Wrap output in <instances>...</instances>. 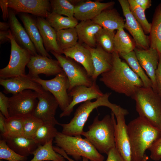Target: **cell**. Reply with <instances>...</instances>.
<instances>
[{
	"label": "cell",
	"mask_w": 161,
	"mask_h": 161,
	"mask_svg": "<svg viewBox=\"0 0 161 161\" xmlns=\"http://www.w3.org/2000/svg\"><path fill=\"white\" fill-rule=\"evenodd\" d=\"M92 20L103 28L111 30L114 31L125 27V20L115 8L103 11Z\"/></svg>",
	"instance_id": "cell-26"
},
{
	"label": "cell",
	"mask_w": 161,
	"mask_h": 161,
	"mask_svg": "<svg viewBox=\"0 0 161 161\" xmlns=\"http://www.w3.org/2000/svg\"><path fill=\"white\" fill-rule=\"evenodd\" d=\"M127 131L131 161H144L145 151L160 137L161 131L139 116L127 125Z\"/></svg>",
	"instance_id": "cell-2"
},
{
	"label": "cell",
	"mask_w": 161,
	"mask_h": 161,
	"mask_svg": "<svg viewBox=\"0 0 161 161\" xmlns=\"http://www.w3.org/2000/svg\"><path fill=\"white\" fill-rule=\"evenodd\" d=\"M0 161H4V160H0Z\"/></svg>",
	"instance_id": "cell-51"
},
{
	"label": "cell",
	"mask_w": 161,
	"mask_h": 161,
	"mask_svg": "<svg viewBox=\"0 0 161 161\" xmlns=\"http://www.w3.org/2000/svg\"><path fill=\"white\" fill-rule=\"evenodd\" d=\"M19 16L38 54L52 58L44 46L42 39L37 26L36 19L26 13H20Z\"/></svg>",
	"instance_id": "cell-22"
},
{
	"label": "cell",
	"mask_w": 161,
	"mask_h": 161,
	"mask_svg": "<svg viewBox=\"0 0 161 161\" xmlns=\"http://www.w3.org/2000/svg\"><path fill=\"white\" fill-rule=\"evenodd\" d=\"M113 1L102 3L99 1L83 0L75 7L74 17L78 21L92 20L102 11L112 8Z\"/></svg>",
	"instance_id": "cell-18"
},
{
	"label": "cell",
	"mask_w": 161,
	"mask_h": 161,
	"mask_svg": "<svg viewBox=\"0 0 161 161\" xmlns=\"http://www.w3.org/2000/svg\"><path fill=\"white\" fill-rule=\"evenodd\" d=\"M119 55L126 61L131 69L142 81L144 87L152 88V81L140 65L134 51L127 53H119Z\"/></svg>",
	"instance_id": "cell-31"
},
{
	"label": "cell",
	"mask_w": 161,
	"mask_h": 161,
	"mask_svg": "<svg viewBox=\"0 0 161 161\" xmlns=\"http://www.w3.org/2000/svg\"><path fill=\"white\" fill-rule=\"evenodd\" d=\"M111 93H106L97 99L95 101L89 100L80 105L76 109L73 117L70 122L66 124L58 123L62 128L61 133L70 136H80L83 132V127L91 113L95 109L101 106L110 108L114 113L120 106L111 103L109 98Z\"/></svg>",
	"instance_id": "cell-4"
},
{
	"label": "cell",
	"mask_w": 161,
	"mask_h": 161,
	"mask_svg": "<svg viewBox=\"0 0 161 161\" xmlns=\"http://www.w3.org/2000/svg\"><path fill=\"white\" fill-rule=\"evenodd\" d=\"M58 132L54 126L43 123L33 139L38 145H44L51 140H53Z\"/></svg>",
	"instance_id": "cell-36"
},
{
	"label": "cell",
	"mask_w": 161,
	"mask_h": 161,
	"mask_svg": "<svg viewBox=\"0 0 161 161\" xmlns=\"http://www.w3.org/2000/svg\"><path fill=\"white\" fill-rule=\"evenodd\" d=\"M10 29V25L9 23L5 22H0V30L7 31Z\"/></svg>",
	"instance_id": "cell-50"
},
{
	"label": "cell",
	"mask_w": 161,
	"mask_h": 161,
	"mask_svg": "<svg viewBox=\"0 0 161 161\" xmlns=\"http://www.w3.org/2000/svg\"><path fill=\"white\" fill-rule=\"evenodd\" d=\"M112 54V67L101 75L100 80L115 92L132 98L139 88L144 87L143 82L127 63L121 61L118 53L114 51Z\"/></svg>",
	"instance_id": "cell-1"
},
{
	"label": "cell",
	"mask_w": 161,
	"mask_h": 161,
	"mask_svg": "<svg viewBox=\"0 0 161 161\" xmlns=\"http://www.w3.org/2000/svg\"><path fill=\"white\" fill-rule=\"evenodd\" d=\"M49 161V160H44V161Z\"/></svg>",
	"instance_id": "cell-52"
},
{
	"label": "cell",
	"mask_w": 161,
	"mask_h": 161,
	"mask_svg": "<svg viewBox=\"0 0 161 161\" xmlns=\"http://www.w3.org/2000/svg\"><path fill=\"white\" fill-rule=\"evenodd\" d=\"M114 31L102 28L97 33L95 38L97 44L107 52L112 53L114 51Z\"/></svg>",
	"instance_id": "cell-35"
},
{
	"label": "cell",
	"mask_w": 161,
	"mask_h": 161,
	"mask_svg": "<svg viewBox=\"0 0 161 161\" xmlns=\"http://www.w3.org/2000/svg\"><path fill=\"white\" fill-rule=\"evenodd\" d=\"M151 152L150 157L154 161L161 159V136L148 149Z\"/></svg>",
	"instance_id": "cell-41"
},
{
	"label": "cell",
	"mask_w": 161,
	"mask_h": 161,
	"mask_svg": "<svg viewBox=\"0 0 161 161\" xmlns=\"http://www.w3.org/2000/svg\"><path fill=\"white\" fill-rule=\"evenodd\" d=\"M51 140L44 145H38L32 153L34 157L30 161H66L65 158L53 149Z\"/></svg>",
	"instance_id": "cell-29"
},
{
	"label": "cell",
	"mask_w": 161,
	"mask_h": 161,
	"mask_svg": "<svg viewBox=\"0 0 161 161\" xmlns=\"http://www.w3.org/2000/svg\"><path fill=\"white\" fill-rule=\"evenodd\" d=\"M78 42L91 47L97 46L95 36L97 32L103 28L92 20L80 21L75 27Z\"/></svg>",
	"instance_id": "cell-25"
},
{
	"label": "cell",
	"mask_w": 161,
	"mask_h": 161,
	"mask_svg": "<svg viewBox=\"0 0 161 161\" xmlns=\"http://www.w3.org/2000/svg\"><path fill=\"white\" fill-rule=\"evenodd\" d=\"M149 34L150 47L156 49L161 56V4L155 10Z\"/></svg>",
	"instance_id": "cell-28"
},
{
	"label": "cell",
	"mask_w": 161,
	"mask_h": 161,
	"mask_svg": "<svg viewBox=\"0 0 161 161\" xmlns=\"http://www.w3.org/2000/svg\"><path fill=\"white\" fill-rule=\"evenodd\" d=\"M143 118L161 131V97L152 88H139L132 97Z\"/></svg>",
	"instance_id": "cell-5"
},
{
	"label": "cell",
	"mask_w": 161,
	"mask_h": 161,
	"mask_svg": "<svg viewBox=\"0 0 161 161\" xmlns=\"http://www.w3.org/2000/svg\"><path fill=\"white\" fill-rule=\"evenodd\" d=\"M0 159L7 161H26L27 157L16 153L8 145L3 139L0 141Z\"/></svg>",
	"instance_id": "cell-40"
},
{
	"label": "cell",
	"mask_w": 161,
	"mask_h": 161,
	"mask_svg": "<svg viewBox=\"0 0 161 161\" xmlns=\"http://www.w3.org/2000/svg\"><path fill=\"white\" fill-rule=\"evenodd\" d=\"M114 114L115 147L126 161H131L130 144L125 118L129 112L121 107Z\"/></svg>",
	"instance_id": "cell-11"
},
{
	"label": "cell",
	"mask_w": 161,
	"mask_h": 161,
	"mask_svg": "<svg viewBox=\"0 0 161 161\" xmlns=\"http://www.w3.org/2000/svg\"><path fill=\"white\" fill-rule=\"evenodd\" d=\"M50 52L59 62L68 78L69 83L68 93L77 86L83 85L89 87L93 85L94 81L80 64L71 58L54 51Z\"/></svg>",
	"instance_id": "cell-8"
},
{
	"label": "cell",
	"mask_w": 161,
	"mask_h": 161,
	"mask_svg": "<svg viewBox=\"0 0 161 161\" xmlns=\"http://www.w3.org/2000/svg\"><path fill=\"white\" fill-rule=\"evenodd\" d=\"M0 6L2 10L3 20L6 21L9 17V10L8 0H0Z\"/></svg>",
	"instance_id": "cell-45"
},
{
	"label": "cell",
	"mask_w": 161,
	"mask_h": 161,
	"mask_svg": "<svg viewBox=\"0 0 161 161\" xmlns=\"http://www.w3.org/2000/svg\"><path fill=\"white\" fill-rule=\"evenodd\" d=\"M9 13L8 20L10 30L16 43L21 47L28 50L32 55L38 54L35 46L25 29L16 18L15 12L10 8Z\"/></svg>",
	"instance_id": "cell-20"
},
{
	"label": "cell",
	"mask_w": 161,
	"mask_h": 161,
	"mask_svg": "<svg viewBox=\"0 0 161 161\" xmlns=\"http://www.w3.org/2000/svg\"><path fill=\"white\" fill-rule=\"evenodd\" d=\"M51 12L69 17H74L75 6L69 0H49Z\"/></svg>",
	"instance_id": "cell-38"
},
{
	"label": "cell",
	"mask_w": 161,
	"mask_h": 161,
	"mask_svg": "<svg viewBox=\"0 0 161 161\" xmlns=\"http://www.w3.org/2000/svg\"><path fill=\"white\" fill-rule=\"evenodd\" d=\"M46 19L56 31L75 27L78 23L74 17H65L51 12L49 13Z\"/></svg>",
	"instance_id": "cell-33"
},
{
	"label": "cell",
	"mask_w": 161,
	"mask_h": 161,
	"mask_svg": "<svg viewBox=\"0 0 161 161\" xmlns=\"http://www.w3.org/2000/svg\"><path fill=\"white\" fill-rule=\"evenodd\" d=\"M107 154L106 161H126L115 147L111 149Z\"/></svg>",
	"instance_id": "cell-43"
},
{
	"label": "cell",
	"mask_w": 161,
	"mask_h": 161,
	"mask_svg": "<svg viewBox=\"0 0 161 161\" xmlns=\"http://www.w3.org/2000/svg\"><path fill=\"white\" fill-rule=\"evenodd\" d=\"M114 51L119 54L127 53L134 50L136 47L135 41L120 28L115 33L114 39Z\"/></svg>",
	"instance_id": "cell-30"
},
{
	"label": "cell",
	"mask_w": 161,
	"mask_h": 161,
	"mask_svg": "<svg viewBox=\"0 0 161 161\" xmlns=\"http://www.w3.org/2000/svg\"><path fill=\"white\" fill-rule=\"evenodd\" d=\"M36 20L37 26L46 51L48 52L54 51L59 54H63V51L59 47L57 42L56 30L45 18L37 17Z\"/></svg>",
	"instance_id": "cell-23"
},
{
	"label": "cell",
	"mask_w": 161,
	"mask_h": 161,
	"mask_svg": "<svg viewBox=\"0 0 161 161\" xmlns=\"http://www.w3.org/2000/svg\"><path fill=\"white\" fill-rule=\"evenodd\" d=\"M132 14L140 24L145 34L150 33L151 23L146 19L144 11L134 0H128Z\"/></svg>",
	"instance_id": "cell-37"
},
{
	"label": "cell",
	"mask_w": 161,
	"mask_h": 161,
	"mask_svg": "<svg viewBox=\"0 0 161 161\" xmlns=\"http://www.w3.org/2000/svg\"><path fill=\"white\" fill-rule=\"evenodd\" d=\"M0 84L4 87L3 92L6 94L13 95L27 89L32 90L41 93L44 91L40 84L34 81L27 74L23 76L0 78Z\"/></svg>",
	"instance_id": "cell-19"
},
{
	"label": "cell",
	"mask_w": 161,
	"mask_h": 161,
	"mask_svg": "<svg viewBox=\"0 0 161 161\" xmlns=\"http://www.w3.org/2000/svg\"><path fill=\"white\" fill-rule=\"evenodd\" d=\"M9 8L16 13H30L37 17L46 18L51 12L48 0H8Z\"/></svg>",
	"instance_id": "cell-16"
},
{
	"label": "cell",
	"mask_w": 161,
	"mask_h": 161,
	"mask_svg": "<svg viewBox=\"0 0 161 161\" xmlns=\"http://www.w3.org/2000/svg\"><path fill=\"white\" fill-rule=\"evenodd\" d=\"M4 137L24 136L23 117L20 116L10 117L6 119Z\"/></svg>",
	"instance_id": "cell-34"
},
{
	"label": "cell",
	"mask_w": 161,
	"mask_h": 161,
	"mask_svg": "<svg viewBox=\"0 0 161 161\" xmlns=\"http://www.w3.org/2000/svg\"><path fill=\"white\" fill-rule=\"evenodd\" d=\"M38 93V102L32 115L44 123L53 126L59 123L55 116L59 106L57 100L50 92L44 90L42 93Z\"/></svg>",
	"instance_id": "cell-12"
},
{
	"label": "cell",
	"mask_w": 161,
	"mask_h": 161,
	"mask_svg": "<svg viewBox=\"0 0 161 161\" xmlns=\"http://www.w3.org/2000/svg\"><path fill=\"white\" fill-rule=\"evenodd\" d=\"M68 94L72 98V101L66 109L60 114V118L69 116L72 112L74 106L77 104L93 99H96L104 94L95 81L89 87L83 85L75 86L68 92Z\"/></svg>",
	"instance_id": "cell-15"
},
{
	"label": "cell",
	"mask_w": 161,
	"mask_h": 161,
	"mask_svg": "<svg viewBox=\"0 0 161 161\" xmlns=\"http://www.w3.org/2000/svg\"><path fill=\"white\" fill-rule=\"evenodd\" d=\"M56 146L62 149L76 161L85 157L90 161H103L104 157L86 138L70 136L58 131L54 139Z\"/></svg>",
	"instance_id": "cell-6"
},
{
	"label": "cell",
	"mask_w": 161,
	"mask_h": 161,
	"mask_svg": "<svg viewBox=\"0 0 161 161\" xmlns=\"http://www.w3.org/2000/svg\"><path fill=\"white\" fill-rule=\"evenodd\" d=\"M144 11L149 8L151 5V0H134Z\"/></svg>",
	"instance_id": "cell-47"
},
{
	"label": "cell",
	"mask_w": 161,
	"mask_h": 161,
	"mask_svg": "<svg viewBox=\"0 0 161 161\" xmlns=\"http://www.w3.org/2000/svg\"><path fill=\"white\" fill-rule=\"evenodd\" d=\"M9 98V97L0 92V112L6 119L10 117L8 112Z\"/></svg>",
	"instance_id": "cell-42"
},
{
	"label": "cell",
	"mask_w": 161,
	"mask_h": 161,
	"mask_svg": "<svg viewBox=\"0 0 161 161\" xmlns=\"http://www.w3.org/2000/svg\"><path fill=\"white\" fill-rule=\"evenodd\" d=\"M38 93L27 89L9 97L8 112L10 117H24L32 114L38 102Z\"/></svg>",
	"instance_id": "cell-10"
},
{
	"label": "cell",
	"mask_w": 161,
	"mask_h": 161,
	"mask_svg": "<svg viewBox=\"0 0 161 161\" xmlns=\"http://www.w3.org/2000/svg\"><path fill=\"white\" fill-rule=\"evenodd\" d=\"M82 44L89 50L91 53L94 69L92 78L93 81H96L100 75L111 69L113 64L112 54L107 52L97 44L95 48Z\"/></svg>",
	"instance_id": "cell-21"
},
{
	"label": "cell",
	"mask_w": 161,
	"mask_h": 161,
	"mask_svg": "<svg viewBox=\"0 0 161 161\" xmlns=\"http://www.w3.org/2000/svg\"><path fill=\"white\" fill-rule=\"evenodd\" d=\"M23 117L24 136L33 139L43 122L33 115H27Z\"/></svg>",
	"instance_id": "cell-39"
},
{
	"label": "cell",
	"mask_w": 161,
	"mask_h": 161,
	"mask_svg": "<svg viewBox=\"0 0 161 161\" xmlns=\"http://www.w3.org/2000/svg\"><path fill=\"white\" fill-rule=\"evenodd\" d=\"M10 32V29L6 31L0 30V44L7 41L10 42V40L9 37Z\"/></svg>",
	"instance_id": "cell-48"
},
{
	"label": "cell",
	"mask_w": 161,
	"mask_h": 161,
	"mask_svg": "<svg viewBox=\"0 0 161 161\" xmlns=\"http://www.w3.org/2000/svg\"><path fill=\"white\" fill-rule=\"evenodd\" d=\"M157 92L161 97V56H160L159 62L156 72Z\"/></svg>",
	"instance_id": "cell-44"
},
{
	"label": "cell",
	"mask_w": 161,
	"mask_h": 161,
	"mask_svg": "<svg viewBox=\"0 0 161 161\" xmlns=\"http://www.w3.org/2000/svg\"><path fill=\"white\" fill-rule=\"evenodd\" d=\"M27 66L29 70L27 75L32 78L38 77L40 74L48 77L56 76L64 72L57 60L38 54L31 56Z\"/></svg>",
	"instance_id": "cell-13"
},
{
	"label": "cell",
	"mask_w": 161,
	"mask_h": 161,
	"mask_svg": "<svg viewBox=\"0 0 161 161\" xmlns=\"http://www.w3.org/2000/svg\"><path fill=\"white\" fill-rule=\"evenodd\" d=\"M54 150L57 153L60 154L63 156L65 158L67 159L69 161H76L73 160L69 158L66 154V153L61 148L57 146H53ZM83 160L82 161H89V160L85 157H83Z\"/></svg>",
	"instance_id": "cell-46"
},
{
	"label": "cell",
	"mask_w": 161,
	"mask_h": 161,
	"mask_svg": "<svg viewBox=\"0 0 161 161\" xmlns=\"http://www.w3.org/2000/svg\"><path fill=\"white\" fill-rule=\"evenodd\" d=\"M125 18V27L133 37L136 47L143 49L150 48L149 36L144 32L140 24L135 18L129 9L128 0H119Z\"/></svg>",
	"instance_id": "cell-14"
},
{
	"label": "cell",
	"mask_w": 161,
	"mask_h": 161,
	"mask_svg": "<svg viewBox=\"0 0 161 161\" xmlns=\"http://www.w3.org/2000/svg\"><path fill=\"white\" fill-rule=\"evenodd\" d=\"M32 79L40 84L44 90L49 91L52 94L62 111L70 103L72 98L68 94L69 83L64 72L57 75L55 78L50 80H43L39 77Z\"/></svg>",
	"instance_id": "cell-9"
},
{
	"label": "cell",
	"mask_w": 161,
	"mask_h": 161,
	"mask_svg": "<svg viewBox=\"0 0 161 161\" xmlns=\"http://www.w3.org/2000/svg\"><path fill=\"white\" fill-rule=\"evenodd\" d=\"M107 114L101 120L99 115L94 119L92 123L88 126V130L83 131L81 135L85 137L100 153L107 154L112 148L115 147L113 117Z\"/></svg>",
	"instance_id": "cell-3"
},
{
	"label": "cell",
	"mask_w": 161,
	"mask_h": 161,
	"mask_svg": "<svg viewBox=\"0 0 161 161\" xmlns=\"http://www.w3.org/2000/svg\"><path fill=\"white\" fill-rule=\"evenodd\" d=\"M63 54L80 64L92 78L94 69L91 54L89 50L83 44L78 42L74 47L63 50Z\"/></svg>",
	"instance_id": "cell-24"
},
{
	"label": "cell",
	"mask_w": 161,
	"mask_h": 161,
	"mask_svg": "<svg viewBox=\"0 0 161 161\" xmlns=\"http://www.w3.org/2000/svg\"><path fill=\"white\" fill-rule=\"evenodd\" d=\"M6 119L5 117L0 112V131L1 134L2 136L5 133Z\"/></svg>",
	"instance_id": "cell-49"
},
{
	"label": "cell",
	"mask_w": 161,
	"mask_h": 161,
	"mask_svg": "<svg viewBox=\"0 0 161 161\" xmlns=\"http://www.w3.org/2000/svg\"><path fill=\"white\" fill-rule=\"evenodd\" d=\"M134 51L140 65L152 81V88L157 92L156 72L160 58L157 51L151 47L148 49H143L136 47Z\"/></svg>",
	"instance_id": "cell-17"
},
{
	"label": "cell",
	"mask_w": 161,
	"mask_h": 161,
	"mask_svg": "<svg viewBox=\"0 0 161 161\" xmlns=\"http://www.w3.org/2000/svg\"><path fill=\"white\" fill-rule=\"evenodd\" d=\"M8 145L18 154L27 157L36 149L38 145L33 139L24 136L3 137Z\"/></svg>",
	"instance_id": "cell-27"
},
{
	"label": "cell",
	"mask_w": 161,
	"mask_h": 161,
	"mask_svg": "<svg viewBox=\"0 0 161 161\" xmlns=\"http://www.w3.org/2000/svg\"><path fill=\"white\" fill-rule=\"evenodd\" d=\"M9 37L11 43L9 61L5 67L0 69V78L3 79L26 75L25 67L32 55L28 50L18 44L10 30Z\"/></svg>",
	"instance_id": "cell-7"
},
{
	"label": "cell",
	"mask_w": 161,
	"mask_h": 161,
	"mask_svg": "<svg viewBox=\"0 0 161 161\" xmlns=\"http://www.w3.org/2000/svg\"><path fill=\"white\" fill-rule=\"evenodd\" d=\"M57 42L63 51L75 46L78 42L75 27L63 29L56 31Z\"/></svg>",
	"instance_id": "cell-32"
}]
</instances>
